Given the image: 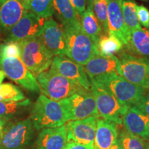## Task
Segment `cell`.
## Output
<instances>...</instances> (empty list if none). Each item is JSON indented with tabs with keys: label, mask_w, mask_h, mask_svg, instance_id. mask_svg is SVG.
Here are the masks:
<instances>
[{
	"label": "cell",
	"mask_w": 149,
	"mask_h": 149,
	"mask_svg": "<svg viewBox=\"0 0 149 149\" xmlns=\"http://www.w3.org/2000/svg\"><path fill=\"white\" fill-rule=\"evenodd\" d=\"M45 19L29 10L8 31L5 42H21L40 37L45 24Z\"/></svg>",
	"instance_id": "11"
},
{
	"label": "cell",
	"mask_w": 149,
	"mask_h": 149,
	"mask_svg": "<svg viewBox=\"0 0 149 149\" xmlns=\"http://www.w3.org/2000/svg\"><path fill=\"white\" fill-rule=\"evenodd\" d=\"M62 26L66 39V56L68 58L84 66L93 57L100 54L97 46L86 34L81 22Z\"/></svg>",
	"instance_id": "1"
},
{
	"label": "cell",
	"mask_w": 149,
	"mask_h": 149,
	"mask_svg": "<svg viewBox=\"0 0 149 149\" xmlns=\"http://www.w3.org/2000/svg\"><path fill=\"white\" fill-rule=\"evenodd\" d=\"M122 124L128 133L147 140L149 135V116L135 105L128 107L123 116Z\"/></svg>",
	"instance_id": "17"
},
{
	"label": "cell",
	"mask_w": 149,
	"mask_h": 149,
	"mask_svg": "<svg viewBox=\"0 0 149 149\" xmlns=\"http://www.w3.org/2000/svg\"><path fill=\"white\" fill-rule=\"evenodd\" d=\"M99 53L103 55H114L122 49L123 43L111 33L102 35L97 42Z\"/></svg>",
	"instance_id": "25"
},
{
	"label": "cell",
	"mask_w": 149,
	"mask_h": 149,
	"mask_svg": "<svg viewBox=\"0 0 149 149\" xmlns=\"http://www.w3.org/2000/svg\"><path fill=\"white\" fill-rule=\"evenodd\" d=\"M59 102L64 109L67 122L89 117H100L95 100L91 91L76 93Z\"/></svg>",
	"instance_id": "9"
},
{
	"label": "cell",
	"mask_w": 149,
	"mask_h": 149,
	"mask_svg": "<svg viewBox=\"0 0 149 149\" xmlns=\"http://www.w3.org/2000/svg\"><path fill=\"white\" fill-rule=\"evenodd\" d=\"M119 141L123 149H149V141L128 133L125 129L119 133Z\"/></svg>",
	"instance_id": "27"
},
{
	"label": "cell",
	"mask_w": 149,
	"mask_h": 149,
	"mask_svg": "<svg viewBox=\"0 0 149 149\" xmlns=\"http://www.w3.org/2000/svg\"><path fill=\"white\" fill-rule=\"evenodd\" d=\"M0 70L24 88L37 93L40 91L37 78L28 69L23 61L17 57H0Z\"/></svg>",
	"instance_id": "10"
},
{
	"label": "cell",
	"mask_w": 149,
	"mask_h": 149,
	"mask_svg": "<svg viewBox=\"0 0 149 149\" xmlns=\"http://www.w3.org/2000/svg\"><path fill=\"white\" fill-rule=\"evenodd\" d=\"M30 10L37 15L48 19L53 15V0H28Z\"/></svg>",
	"instance_id": "29"
},
{
	"label": "cell",
	"mask_w": 149,
	"mask_h": 149,
	"mask_svg": "<svg viewBox=\"0 0 149 149\" xmlns=\"http://www.w3.org/2000/svg\"><path fill=\"white\" fill-rule=\"evenodd\" d=\"M135 107L149 116V93H146L138 102L135 104Z\"/></svg>",
	"instance_id": "33"
},
{
	"label": "cell",
	"mask_w": 149,
	"mask_h": 149,
	"mask_svg": "<svg viewBox=\"0 0 149 149\" xmlns=\"http://www.w3.org/2000/svg\"><path fill=\"white\" fill-rule=\"evenodd\" d=\"M118 138L119 132L117 124L98 117L97 120L94 149H111L118 140Z\"/></svg>",
	"instance_id": "20"
},
{
	"label": "cell",
	"mask_w": 149,
	"mask_h": 149,
	"mask_svg": "<svg viewBox=\"0 0 149 149\" xmlns=\"http://www.w3.org/2000/svg\"><path fill=\"white\" fill-rule=\"evenodd\" d=\"M137 17L139 23L146 29H149V10L144 6H137Z\"/></svg>",
	"instance_id": "32"
},
{
	"label": "cell",
	"mask_w": 149,
	"mask_h": 149,
	"mask_svg": "<svg viewBox=\"0 0 149 149\" xmlns=\"http://www.w3.org/2000/svg\"><path fill=\"white\" fill-rule=\"evenodd\" d=\"M89 79L110 73L119 74L120 60L115 55L98 54L83 66Z\"/></svg>",
	"instance_id": "18"
},
{
	"label": "cell",
	"mask_w": 149,
	"mask_h": 149,
	"mask_svg": "<svg viewBox=\"0 0 149 149\" xmlns=\"http://www.w3.org/2000/svg\"><path fill=\"white\" fill-rule=\"evenodd\" d=\"M119 74L130 82L145 89L149 88V58L122 53Z\"/></svg>",
	"instance_id": "8"
},
{
	"label": "cell",
	"mask_w": 149,
	"mask_h": 149,
	"mask_svg": "<svg viewBox=\"0 0 149 149\" xmlns=\"http://www.w3.org/2000/svg\"><path fill=\"white\" fill-rule=\"evenodd\" d=\"M108 4L109 0H94L93 10L97 19L101 24L105 33H109L108 30Z\"/></svg>",
	"instance_id": "30"
},
{
	"label": "cell",
	"mask_w": 149,
	"mask_h": 149,
	"mask_svg": "<svg viewBox=\"0 0 149 149\" xmlns=\"http://www.w3.org/2000/svg\"><path fill=\"white\" fill-rule=\"evenodd\" d=\"M29 10L28 0H0V30L7 33Z\"/></svg>",
	"instance_id": "15"
},
{
	"label": "cell",
	"mask_w": 149,
	"mask_h": 149,
	"mask_svg": "<svg viewBox=\"0 0 149 149\" xmlns=\"http://www.w3.org/2000/svg\"><path fill=\"white\" fill-rule=\"evenodd\" d=\"M9 121L5 120V119L0 118V141H1V137H2L3 130H4V128L6 126L7 123H8Z\"/></svg>",
	"instance_id": "36"
},
{
	"label": "cell",
	"mask_w": 149,
	"mask_h": 149,
	"mask_svg": "<svg viewBox=\"0 0 149 149\" xmlns=\"http://www.w3.org/2000/svg\"><path fill=\"white\" fill-rule=\"evenodd\" d=\"M19 43L21 47L22 61L35 77L51 67L54 56L46 48L40 37Z\"/></svg>",
	"instance_id": "5"
},
{
	"label": "cell",
	"mask_w": 149,
	"mask_h": 149,
	"mask_svg": "<svg viewBox=\"0 0 149 149\" xmlns=\"http://www.w3.org/2000/svg\"><path fill=\"white\" fill-rule=\"evenodd\" d=\"M0 101H1V100H0Z\"/></svg>",
	"instance_id": "43"
},
{
	"label": "cell",
	"mask_w": 149,
	"mask_h": 149,
	"mask_svg": "<svg viewBox=\"0 0 149 149\" xmlns=\"http://www.w3.org/2000/svg\"><path fill=\"white\" fill-rule=\"evenodd\" d=\"M30 119L36 130L56 128L67 122L66 114L59 102L40 95L33 105Z\"/></svg>",
	"instance_id": "3"
},
{
	"label": "cell",
	"mask_w": 149,
	"mask_h": 149,
	"mask_svg": "<svg viewBox=\"0 0 149 149\" xmlns=\"http://www.w3.org/2000/svg\"><path fill=\"white\" fill-rule=\"evenodd\" d=\"M86 1L87 7H91V8H93L94 0H86Z\"/></svg>",
	"instance_id": "39"
},
{
	"label": "cell",
	"mask_w": 149,
	"mask_h": 149,
	"mask_svg": "<svg viewBox=\"0 0 149 149\" xmlns=\"http://www.w3.org/2000/svg\"><path fill=\"white\" fill-rule=\"evenodd\" d=\"M64 149H94V146L80 144L73 141H67Z\"/></svg>",
	"instance_id": "35"
},
{
	"label": "cell",
	"mask_w": 149,
	"mask_h": 149,
	"mask_svg": "<svg viewBox=\"0 0 149 149\" xmlns=\"http://www.w3.org/2000/svg\"><path fill=\"white\" fill-rule=\"evenodd\" d=\"M0 100L2 102H22L26 98L17 86L6 83L0 84Z\"/></svg>",
	"instance_id": "28"
},
{
	"label": "cell",
	"mask_w": 149,
	"mask_h": 149,
	"mask_svg": "<svg viewBox=\"0 0 149 149\" xmlns=\"http://www.w3.org/2000/svg\"><path fill=\"white\" fill-rule=\"evenodd\" d=\"M53 15L58 18L61 25H71L80 22V17L69 0H53Z\"/></svg>",
	"instance_id": "22"
},
{
	"label": "cell",
	"mask_w": 149,
	"mask_h": 149,
	"mask_svg": "<svg viewBox=\"0 0 149 149\" xmlns=\"http://www.w3.org/2000/svg\"><path fill=\"white\" fill-rule=\"evenodd\" d=\"M66 126L41 130L35 141L37 149H64L67 144Z\"/></svg>",
	"instance_id": "19"
},
{
	"label": "cell",
	"mask_w": 149,
	"mask_h": 149,
	"mask_svg": "<svg viewBox=\"0 0 149 149\" xmlns=\"http://www.w3.org/2000/svg\"><path fill=\"white\" fill-rule=\"evenodd\" d=\"M21 47L19 42H5L0 45V57H17L21 59Z\"/></svg>",
	"instance_id": "31"
},
{
	"label": "cell",
	"mask_w": 149,
	"mask_h": 149,
	"mask_svg": "<svg viewBox=\"0 0 149 149\" xmlns=\"http://www.w3.org/2000/svg\"><path fill=\"white\" fill-rule=\"evenodd\" d=\"M123 0H109L108 4V30L109 33L117 37L124 45L128 46L130 32L124 22L122 13Z\"/></svg>",
	"instance_id": "16"
},
{
	"label": "cell",
	"mask_w": 149,
	"mask_h": 149,
	"mask_svg": "<svg viewBox=\"0 0 149 149\" xmlns=\"http://www.w3.org/2000/svg\"><path fill=\"white\" fill-rule=\"evenodd\" d=\"M143 1H146V0H143Z\"/></svg>",
	"instance_id": "42"
},
{
	"label": "cell",
	"mask_w": 149,
	"mask_h": 149,
	"mask_svg": "<svg viewBox=\"0 0 149 149\" xmlns=\"http://www.w3.org/2000/svg\"><path fill=\"white\" fill-rule=\"evenodd\" d=\"M31 119L9 121L0 141V149H27L35 135Z\"/></svg>",
	"instance_id": "6"
},
{
	"label": "cell",
	"mask_w": 149,
	"mask_h": 149,
	"mask_svg": "<svg viewBox=\"0 0 149 149\" xmlns=\"http://www.w3.org/2000/svg\"><path fill=\"white\" fill-rule=\"evenodd\" d=\"M46 48L53 56L66 55V39L62 25L53 18L46 20L42 33L40 37Z\"/></svg>",
	"instance_id": "14"
},
{
	"label": "cell",
	"mask_w": 149,
	"mask_h": 149,
	"mask_svg": "<svg viewBox=\"0 0 149 149\" xmlns=\"http://www.w3.org/2000/svg\"><path fill=\"white\" fill-rule=\"evenodd\" d=\"M5 77H6V74L4 72H3L2 70H0V84H1V83H2L3 79H4Z\"/></svg>",
	"instance_id": "38"
},
{
	"label": "cell",
	"mask_w": 149,
	"mask_h": 149,
	"mask_svg": "<svg viewBox=\"0 0 149 149\" xmlns=\"http://www.w3.org/2000/svg\"><path fill=\"white\" fill-rule=\"evenodd\" d=\"M128 49L136 55L149 58V29L140 28L130 33Z\"/></svg>",
	"instance_id": "21"
},
{
	"label": "cell",
	"mask_w": 149,
	"mask_h": 149,
	"mask_svg": "<svg viewBox=\"0 0 149 149\" xmlns=\"http://www.w3.org/2000/svg\"><path fill=\"white\" fill-rule=\"evenodd\" d=\"M36 78L42 95L55 101H61L76 93L88 91L51 68L40 73Z\"/></svg>",
	"instance_id": "4"
},
{
	"label": "cell",
	"mask_w": 149,
	"mask_h": 149,
	"mask_svg": "<svg viewBox=\"0 0 149 149\" xmlns=\"http://www.w3.org/2000/svg\"><path fill=\"white\" fill-rule=\"evenodd\" d=\"M147 141H149V135H148V139H147Z\"/></svg>",
	"instance_id": "41"
},
{
	"label": "cell",
	"mask_w": 149,
	"mask_h": 149,
	"mask_svg": "<svg viewBox=\"0 0 149 149\" xmlns=\"http://www.w3.org/2000/svg\"><path fill=\"white\" fill-rule=\"evenodd\" d=\"M27 149H37V148H35V147L34 146H32V147H31V148H28Z\"/></svg>",
	"instance_id": "40"
},
{
	"label": "cell",
	"mask_w": 149,
	"mask_h": 149,
	"mask_svg": "<svg viewBox=\"0 0 149 149\" xmlns=\"http://www.w3.org/2000/svg\"><path fill=\"white\" fill-rule=\"evenodd\" d=\"M91 85V93L95 100L99 117L121 125L123 116L129 107L120 102L103 87L93 83Z\"/></svg>",
	"instance_id": "7"
},
{
	"label": "cell",
	"mask_w": 149,
	"mask_h": 149,
	"mask_svg": "<svg viewBox=\"0 0 149 149\" xmlns=\"http://www.w3.org/2000/svg\"><path fill=\"white\" fill-rule=\"evenodd\" d=\"M91 83L103 87L122 103L135 105L146 93V89L130 82L117 73H110L90 79Z\"/></svg>",
	"instance_id": "2"
},
{
	"label": "cell",
	"mask_w": 149,
	"mask_h": 149,
	"mask_svg": "<svg viewBox=\"0 0 149 149\" xmlns=\"http://www.w3.org/2000/svg\"><path fill=\"white\" fill-rule=\"evenodd\" d=\"M98 117H89L82 120L66 122L67 141L94 146Z\"/></svg>",
	"instance_id": "13"
},
{
	"label": "cell",
	"mask_w": 149,
	"mask_h": 149,
	"mask_svg": "<svg viewBox=\"0 0 149 149\" xmlns=\"http://www.w3.org/2000/svg\"><path fill=\"white\" fill-rule=\"evenodd\" d=\"M74 10L80 16L82 15L86 9V0H69Z\"/></svg>",
	"instance_id": "34"
},
{
	"label": "cell",
	"mask_w": 149,
	"mask_h": 149,
	"mask_svg": "<svg viewBox=\"0 0 149 149\" xmlns=\"http://www.w3.org/2000/svg\"><path fill=\"white\" fill-rule=\"evenodd\" d=\"M50 68L67 79L91 91V81L83 66L80 65L65 55L54 56Z\"/></svg>",
	"instance_id": "12"
},
{
	"label": "cell",
	"mask_w": 149,
	"mask_h": 149,
	"mask_svg": "<svg viewBox=\"0 0 149 149\" xmlns=\"http://www.w3.org/2000/svg\"><path fill=\"white\" fill-rule=\"evenodd\" d=\"M31 105V102L28 99L22 102L0 101V118L13 121L24 113Z\"/></svg>",
	"instance_id": "24"
},
{
	"label": "cell",
	"mask_w": 149,
	"mask_h": 149,
	"mask_svg": "<svg viewBox=\"0 0 149 149\" xmlns=\"http://www.w3.org/2000/svg\"><path fill=\"white\" fill-rule=\"evenodd\" d=\"M81 27L86 34L88 35L96 44L102 35V27L93 12V8L86 7L84 13L80 16Z\"/></svg>",
	"instance_id": "23"
},
{
	"label": "cell",
	"mask_w": 149,
	"mask_h": 149,
	"mask_svg": "<svg viewBox=\"0 0 149 149\" xmlns=\"http://www.w3.org/2000/svg\"><path fill=\"white\" fill-rule=\"evenodd\" d=\"M111 149H123L122 146H121L120 141H119V139L117 140V142L115 143V144L111 147Z\"/></svg>",
	"instance_id": "37"
},
{
	"label": "cell",
	"mask_w": 149,
	"mask_h": 149,
	"mask_svg": "<svg viewBox=\"0 0 149 149\" xmlns=\"http://www.w3.org/2000/svg\"><path fill=\"white\" fill-rule=\"evenodd\" d=\"M122 8L124 22L130 32L140 29L141 24L137 13V3L132 0H123Z\"/></svg>",
	"instance_id": "26"
}]
</instances>
